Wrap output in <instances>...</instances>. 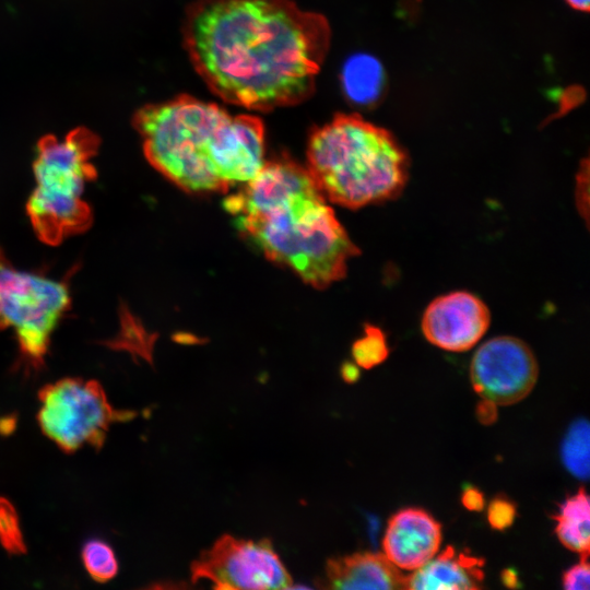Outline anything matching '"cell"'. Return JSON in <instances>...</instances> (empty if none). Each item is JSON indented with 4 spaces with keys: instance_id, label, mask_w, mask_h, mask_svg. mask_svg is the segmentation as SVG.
I'll use <instances>...</instances> for the list:
<instances>
[{
    "instance_id": "10",
    "label": "cell",
    "mask_w": 590,
    "mask_h": 590,
    "mask_svg": "<svg viewBox=\"0 0 590 590\" xmlns=\"http://www.w3.org/2000/svg\"><path fill=\"white\" fill-rule=\"evenodd\" d=\"M491 312L486 304L465 291L433 299L424 310L421 328L433 345L450 352L473 347L486 333Z\"/></svg>"
},
{
    "instance_id": "9",
    "label": "cell",
    "mask_w": 590,
    "mask_h": 590,
    "mask_svg": "<svg viewBox=\"0 0 590 590\" xmlns=\"http://www.w3.org/2000/svg\"><path fill=\"white\" fill-rule=\"evenodd\" d=\"M538 376L539 365L530 346L509 335L487 340L470 364L474 391L496 405L523 400L534 388Z\"/></svg>"
},
{
    "instance_id": "17",
    "label": "cell",
    "mask_w": 590,
    "mask_h": 590,
    "mask_svg": "<svg viewBox=\"0 0 590 590\" xmlns=\"http://www.w3.org/2000/svg\"><path fill=\"white\" fill-rule=\"evenodd\" d=\"M83 565L97 582H106L118 573V562L111 546L102 540H90L82 548Z\"/></svg>"
},
{
    "instance_id": "6",
    "label": "cell",
    "mask_w": 590,
    "mask_h": 590,
    "mask_svg": "<svg viewBox=\"0 0 590 590\" xmlns=\"http://www.w3.org/2000/svg\"><path fill=\"white\" fill-rule=\"evenodd\" d=\"M38 399L39 427L64 452L84 446L102 448L113 423L135 416V412L113 408L95 380L60 379L43 387Z\"/></svg>"
},
{
    "instance_id": "8",
    "label": "cell",
    "mask_w": 590,
    "mask_h": 590,
    "mask_svg": "<svg viewBox=\"0 0 590 590\" xmlns=\"http://www.w3.org/2000/svg\"><path fill=\"white\" fill-rule=\"evenodd\" d=\"M191 582L205 580L214 589H286L292 577L269 539L224 534L190 566Z\"/></svg>"
},
{
    "instance_id": "28",
    "label": "cell",
    "mask_w": 590,
    "mask_h": 590,
    "mask_svg": "<svg viewBox=\"0 0 590 590\" xmlns=\"http://www.w3.org/2000/svg\"><path fill=\"white\" fill-rule=\"evenodd\" d=\"M13 420L12 418H3L2 423L0 424V432L7 433L8 430L13 429Z\"/></svg>"
},
{
    "instance_id": "15",
    "label": "cell",
    "mask_w": 590,
    "mask_h": 590,
    "mask_svg": "<svg viewBox=\"0 0 590 590\" xmlns=\"http://www.w3.org/2000/svg\"><path fill=\"white\" fill-rule=\"evenodd\" d=\"M382 76L381 66L375 58L367 55L353 56L342 71L344 92L355 104H373L381 94Z\"/></svg>"
},
{
    "instance_id": "20",
    "label": "cell",
    "mask_w": 590,
    "mask_h": 590,
    "mask_svg": "<svg viewBox=\"0 0 590 590\" xmlns=\"http://www.w3.org/2000/svg\"><path fill=\"white\" fill-rule=\"evenodd\" d=\"M516 506L505 497H496L487 508V521L495 530L508 529L515 520Z\"/></svg>"
},
{
    "instance_id": "24",
    "label": "cell",
    "mask_w": 590,
    "mask_h": 590,
    "mask_svg": "<svg viewBox=\"0 0 590 590\" xmlns=\"http://www.w3.org/2000/svg\"><path fill=\"white\" fill-rule=\"evenodd\" d=\"M476 417L484 425L493 424L497 418V405L487 399H482L476 405Z\"/></svg>"
},
{
    "instance_id": "26",
    "label": "cell",
    "mask_w": 590,
    "mask_h": 590,
    "mask_svg": "<svg viewBox=\"0 0 590 590\" xmlns=\"http://www.w3.org/2000/svg\"><path fill=\"white\" fill-rule=\"evenodd\" d=\"M502 579L503 582L509 588H515L518 586L517 575L511 569L504 570L502 574Z\"/></svg>"
},
{
    "instance_id": "12",
    "label": "cell",
    "mask_w": 590,
    "mask_h": 590,
    "mask_svg": "<svg viewBox=\"0 0 590 590\" xmlns=\"http://www.w3.org/2000/svg\"><path fill=\"white\" fill-rule=\"evenodd\" d=\"M406 575L385 554L359 552L331 557L317 586L326 589H405Z\"/></svg>"
},
{
    "instance_id": "21",
    "label": "cell",
    "mask_w": 590,
    "mask_h": 590,
    "mask_svg": "<svg viewBox=\"0 0 590 590\" xmlns=\"http://www.w3.org/2000/svg\"><path fill=\"white\" fill-rule=\"evenodd\" d=\"M563 587L566 590H588L590 587V569L588 556H580V562L563 574Z\"/></svg>"
},
{
    "instance_id": "23",
    "label": "cell",
    "mask_w": 590,
    "mask_h": 590,
    "mask_svg": "<svg viewBox=\"0 0 590 590\" xmlns=\"http://www.w3.org/2000/svg\"><path fill=\"white\" fill-rule=\"evenodd\" d=\"M462 505L471 511H481L485 505L483 493L473 486H468L461 496Z\"/></svg>"
},
{
    "instance_id": "13",
    "label": "cell",
    "mask_w": 590,
    "mask_h": 590,
    "mask_svg": "<svg viewBox=\"0 0 590 590\" xmlns=\"http://www.w3.org/2000/svg\"><path fill=\"white\" fill-rule=\"evenodd\" d=\"M484 560L468 552L446 547L423 566L406 575L405 589L469 590L480 589L484 580Z\"/></svg>"
},
{
    "instance_id": "25",
    "label": "cell",
    "mask_w": 590,
    "mask_h": 590,
    "mask_svg": "<svg viewBox=\"0 0 590 590\" xmlns=\"http://www.w3.org/2000/svg\"><path fill=\"white\" fill-rule=\"evenodd\" d=\"M341 376L345 382L353 384L358 379L359 371L356 365L351 364V363H345L341 367Z\"/></svg>"
},
{
    "instance_id": "19",
    "label": "cell",
    "mask_w": 590,
    "mask_h": 590,
    "mask_svg": "<svg viewBox=\"0 0 590 590\" xmlns=\"http://www.w3.org/2000/svg\"><path fill=\"white\" fill-rule=\"evenodd\" d=\"M0 543L13 555L26 553L20 519L14 506L4 497H0Z\"/></svg>"
},
{
    "instance_id": "18",
    "label": "cell",
    "mask_w": 590,
    "mask_h": 590,
    "mask_svg": "<svg viewBox=\"0 0 590 590\" xmlns=\"http://www.w3.org/2000/svg\"><path fill=\"white\" fill-rule=\"evenodd\" d=\"M355 363L366 369L381 364L389 354L386 338L376 327H367L363 338L352 346Z\"/></svg>"
},
{
    "instance_id": "11",
    "label": "cell",
    "mask_w": 590,
    "mask_h": 590,
    "mask_svg": "<svg viewBox=\"0 0 590 590\" xmlns=\"http://www.w3.org/2000/svg\"><path fill=\"white\" fill-rule=\"evenodd\" d=\"M440 543V523L427 511L410 507L390 518L382 547L397 567L415 570L437 554Z\"/></svg>"
},
{
    "instance_id": "27",
    "label": "cell",
    "mask_w": 590,
    "mask_h": 590,
    "mask_svg": "<svg viewBox=\"0 0 590 590\" xmlns=\"http://www.w3.org/2000/svg\"><path fill=\"white\" fill-rule=\"evenodd\" d=\"M573 9L589 12L590 0H565Z\"/></svg>"
},
{
    "instance_id": "5",
    "label": "cell",
    "mask_w": 590,
    "mask_h": 590,
    "mask_svg": "<svg viewBox=\"0 0 590 590\" xmlns=\"http://www.w3.org/2000/svg\"><path fill=\"white\" fill-rule=\"evenodd\" d=\"M97 148V138L82 128L63 139L48 135L39 141L33 164L36 187L26 209L44 243L58 245L91 225L92 211L82 196L96 176L92 160Z\"/></svg>"
},
{
    "instance_id": "7",
    "label": "cell",
    "mask_w": 590,
    "mask_h": 590,
    "mask_svg": "<svg viewBox=\"0 0 590 590\" xmlns=\"http://www.w3.org/2000/svg\"><path fill=\"white\" fill-rule=\"evenodd\" d=\"M70 305L63 282L20 271L0 257V329L12 328L22 354L43 363L50 334Z\"/></svg>"
},
{
    "instance_id": "3",
    "label": "cell",
    "mask_w": 590,
    "mask_h": 590,
    "mask_svg": "<svg viewBox=\"0 0 590 590\" xmlns=\"http://www.w3.org/2000/svg\"><path fill=\"white\" fill-rule=\"evenodd\" d=\"M134 125L150 164L188 192L244 185L266 162L264 127L258 117L231 115L190 95L143 107Z\"/></svg>"
},
{
    "instance_id": "14",
    "label": "cell",
    "mask_w": 590,
    "mask_h": 590,
    "mask_svg": "<svg viewBox=\"0 0 590 590\" xmlns=\"http://www.w3.org/2000/svg\"><path fill=\"white\" fill-rule=\"evenodd\" d=\"M555 533L560 543L580 556H589L590 507L583 487L567 497L555 514Z\"/></svg>"
},
{
    "instance_id": "1",
    "label": "cell",
    "mask_w": 590,
    "mask_h": 590,
    "mask_svg": "<svg viewBox=\"0 0 590 590\" xmlns=\"http://www.w3.org/2000/svg\"><path fill=\"white\" fill-rule=\"evenodd\" d=\"M182 42L213 94L269 111L314 94L331 28L293 0H197L185 15Z\"/></svg>"
},
{
    "instance_id": "4",
    "label": "cell",
    "mask_w": 590,
    "mask_h": 590,
    "mask_svg": "<svg viewBox=\"0 0 590 590\" xmlns=\"http://www.w3.org/2000/svg\"><path fill=\"white\" fill-rule=\"evenodd\" d=\"M307 170L326 200L358 209L394 199L409 178V158L385 128L356 114H338L315 129Z\"/></svg>"
},
{
    "instance_id": "2",
    "label": "cell",
    "mask_w": 590,
    "mask_h": 590,
    "mask_svg": "<svg viewBox=\"0 0 590 590\" xmlns=\"http://www.w3.org/2000/svg\"><path fill=\"white\" fill-rule=\"evenodd\" d=\"M223 205L268 259L316 288L341 280L359 253L307 168L284 156L266 161Z\"/></svg>"
},
{
    "instance_id": "16",
    "label": "cell",
    "mask_w": 590,
    "mask_h": 590,
    "mask_svg": "<svg viewBox=\"0 0 590 590\" xmlns=\"http://www.w3.org/2000/svg\"><path fill=\"white\" fill-rule=\"evenodd\" d=\"M565 468L576 477L589 476V424L578 418L568 428L560 447Z\"/></svg>"
},
{
    "instance_id": "22",
    "label": "cell",
    "mask_w": 590,
    "mask_h": 590,
    "mask_svg": "<svg viewBox=\"0 0 590 590\" xmlns=\"http://www.w3.org/2000/svg\"><path fill=\"white\" fill-rule=\"evenodd\" d=\"M588 178H589V162L586 158L580 163V168L576 177V204H577L580 215L585 219L586 223H588V213H589V206H588L589 179Z\"/></svg>"
}]
</instances>
